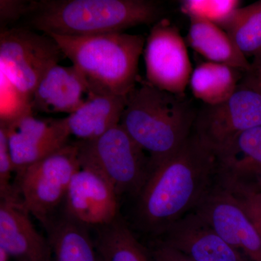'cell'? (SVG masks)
<instances>
[{"label": "cell", "instance_id": "cell-1", "mask_svg": "<svg viewBox=\"0 0 261 261\" xmlns=\"http://www.w3.org/2000/svg\"><path fill=\"white\" fill-rule=\"evenodd\" d=\"M217 184L216 155L194 130L176 152L152 168L137 196L139 226L159 236L195 211Z\"/></svg>", "mask_w": 261, "mask_h": 261}, {"label": "cell", "instance_id": "cell-2", "mask_svg": "<svg viewBox=\"0 0 261 261\" xmlns=\"http://www.w3.org/2000/svg\"><path fill=\"white\" fill-rule=\"evenodd\" d=\"M161 15L159 3L151 0H39L30 1L25 27L46 34L97 35L154 24Z\"/></svg>", "mask_w": 261, "mask_h": 261}, {"label": "cell", "instance_id": "cell-3", "mask_svg": "<svg viewBox=\"0 0 261 261\" xmlns=\"http://www.w3.org/2000/svg\"><path fill=\"white\" fill-rule=\"evenodd\" d=\"M196 116L185 96L138 81L126 95L120 125L149 154L152 168L183 145L192 134Z\"/></svg>", "mask_w": 261, "mask_h": 261}, {"label": "cell", "instance_id": "cell-4", "mask_svg": "<svg viewBox=\"0 0 261 261\" xmlns=\"http://www.w3.org/2000/svg\"><path fill=\"white\" fill-rule=\"evenodd\" d=\"M48 35L72 62L92 95L126 96L138 82L139 61L146 42L143 36L124 32Z\"/></svg>", "mask_w": 261, "mask_h": 261}, {"label": "cell", "instance_id": "cell-5", "mask_svg": "<svg viewBox=\"0 0 261 261\" xmlns=\"http://www.w3.org/2000/svg\"><path fill=\"white\" fill-rule=\"evenodd\" d=\"M80 166L79 146L68 142L16 173L21 205L44 227L63 209L70 181Z\"/></svg>", "mask_w": 261, "mask_h": 261}, {"label": "cell", "instance_id": "cell-6", "mask_svg": "<svg viewBox=\"0 0 261 261\" xmlns=\"http://www.w3.org/2000/svg\"><path fill=\"white\" fill-rule=\"evenodd\" d=\"M63 57L56 40L44 33L19 27L0 34L1 75L29 104L44 75Z\"/></svg>", "mask_w": 261, "mask_h": 261}, {"label": "cell", "instance_id": "cell-7", "mask_svg": "<svg viewBox=\"0 0 261 261\" xmlns=\"http://www.w3.org/2000/svg\"><path fill=\"white\" fill-rule=\"evenodd\" d=\"M76 143L80 159L99 170L118 197L139 195L152 171L150 159L121 125L96 140Z\"/></svg>", "mask_w": 261, "mask_h": 261}, {"label": "cell", "instance_id": "cell-8", "mask_svg": "<svg viewBox=\"0 0 261 261\" xmlns=\"http://www.w3.org/2000/svg\"><path fill=\"white\" fill-rule=\"evenodd\" d=\"M144 58L149 84L185 96L193 70L186 42L176 25L167 19L154 24L146 39Z\"/></svg>", "mask_w": 261, "mask_h": 261}, {"label": "cell", "instance_id": "cell-9", "mask_svg": "<svg viewBox=\"0 0 261 261\" xmlns=\"http://www.w3.org/2000/svg\"><path fill=\"white\" fill-rule=\"evenodd\" d=\"M261 126V89L239 84L227 100L197 113L194 130L213 151L245 130Z\"/></svg>", "mask_w": 261, "mask_h": 261}, {"label": "cell", "instance_id": "cell-10", "mask_svg": "<svg viewBox=\"0 0 261 261\" xmlns=\"http://www.w3.org/2000/svg\"><path fill=\"white\" fill-rule=\"evenodd\" d=\"M80 162L62 212L89 228L111 224L120 215L118 195L99 170L81 159Z\"/></svg>", "mask_w": 261, "mask_h": 261}, {"label": "cell", "instance_id": "cell-11", "mask_svg": "<svg viewBox=\"0 0 261 261\" xmlns=\"http://www.w3.org/2000/svg\"><path fill=\"white\" fill-rule=\"evenodd\" d=\"M0 125L6 132L15 173L61 149L70 137L65 118H39L32 111Z\"/></svg>", "mask_w": 261, "mask_h": 261}, {"label": "cell", "instance_id": "cell-12", "mask_svg": "<svg viewBox=\"0 0 261 261\" xmlns=\"http://www.w3.org/2000/svg\"><path fill=\"white\" fill-rule=\"evenodd\" d=\"M225 241L251 261H261V238L235 197L219 185L195 209Z\"/></svg>", "mask_w": 261, "mask_h": 261}, {"label": "cell", "instance_id": "cell-13", "mask_svg": "<svg viewBox=\"0 0 261 261\" xmlns=\"http://www.w3.org/2000/svg\"><path fill=\"white\" fill-rule=\"evenodd\" d=\"M214 154L220 187L230 192H261V126L237 135Z\"/></svg>", "mask_w": 261, "mask_h": 261}, {"label": "cell", "instance_id": "cell-14", "mask_svg": "<svg viewBox=\"0 0 261 261\" xmlns=\"http://www.w3.org/2000/svg\"><path fill=\"white\" fill-rule=\"evenodd\" d=\"M155 238L195 261H247L195 211Z\"/></svg>", "mask_w": 261, "mask_h": 261}, {"label": "cell", "instance_id": "cell-15", "mask_svg": "<svg viewBox=\"0 0 261 261\" xmlns=\"http://www.w3.org/2000/svg\"><path fill=\"white\" fill-rule=\"evenodd\" d=\"M21 203L0 202V261H51L47 238Z\"/></svg>", "mask_w": 261, "mask_h": 261}, {"label": "cell", "instance_id": "cell-16", "mask_svg": "<svg viewBox=\"0 0 261 261\" xmlns=\"http://www.w3.org/2000/svg\"><path fill=\"white\" fill-rule=\"evenodd\" d=\"M92 94L83 77L73 65H55L46 73L31 99L32 113L70 115Z\"/></svg>", "mask_w": 261, "mask_h": 261}, {"label": "cell", "instance_id": "cell-17", "mask_svg": "<svg viewBox=\"0 0 261 261\" xmlns=\"http://www.w3.org/2000/svg\"><path fill=\"white\" fill-rule=\"evenodd\" d=\"M126 96L92 95L75 112L65 117L70 136L79 141L99 138L121 121Z\"/></svg>", "mask_w": 261, "mask_h": 261}, {"label": "cell", "instance_id": "cell-18", "mask_svg": "<svg viewBox=\"0 0 261 261\" xmlns=\"http://www.w3.org/2000/svg\"><path fill=\"white\" fill-rule=\"evenodd\" d=\"M44 228L50 246L51 261H98L91 228L62 211Z\"/></svg>", "mask_w": 261, "mask_h": 261}, {"label": "cell", "instance_id": "cell-19", "mask_svg": "<svg viewBox=\"0 0 261 261\" xmlns=\"http://www.w3.org/2000/svg\"><path fill=\"white\" fill-rule=\"evenodd\" d=\"M190 20L187 39L194 50L207 61L226 65L244 73L248 71L250 63L224 29L207 20Z\"/></svg>", "mask_w": 261, "mask_h": 261}, {"label": "cell", "instance_id": "cell-20", "mask_svg": "<svg viewBox=\"0 0 261 261\" xmlns=\"http://www.w3.org/2000/svg\"><path fill=\"white\" fill-rule=\"evenodd\" d=\"M240 70L214 62H204L196 67L190 78L192 94L205 106H216L227 100L240 80Z\"/></svg>", "mask_w": 261, "mask_h": 261}, {"label": "cell", "instance_id": "cell-21", "mask_svg": "<svg viewBox=\"0 0 261 261\" xmlns=\"http://www.w3.org/2000/svg\"><path fill=\"white\" fill-rule=\"evenodd\" d=\"M98 261H151L121 216L111 224L95 228Z\"/></svg>", "mask_w": 261, "mask_h": 261}, {"label": "cell", "instance_id": "cell-22", "mask_svg": "<svg viewBox=\"0 0 261 261\" xmlns=\"http://www.w3.org/2000/svg\"><path fill=\"white\" fill-rule=\"evenodd\" d=\"M224 30L246 58L260 54L261 1L239 8Z\"/></svg>", "mask_w": 261, "mask_h": 261}, {"label": "cell", "instance_id": "cell-23", "mask_svg": "<svg viewBox=\"0 0 261 261\" xmlns=\"http://www.w3.org/2000/svg\"><path fill=\"white\" fill-rule=\"evenodd\" d=\"M238 0H185L181 10L189 18L207 20L224 29L240 8Z\"/></svg>", "mask_w": 261, "mask_h": 261}, {"label": "cell", "instance_id": "cell-24", "mask_svg": "<svg viewBox=\"0 0 261 261\" xmlns=\"http://www.w3.org/2000/svg\"><path fill=\"white\" fill-rule=\"evenodd\" d=\"M14 166L10 155L5 127L0 125V198L1 201L21 203L20 195L13 181Z\"/></svg>", "mask_w": 261, "mask_h": 261}, {"label": "cell", "instance_id": "cell-25", "mask_svg": "<svg viewBox=\"0 0 261 261\" xmlns=\"http://www.w3.org/2000/svg\"><path fill=\"white\" fill-rule=\"evenodd\" d=\"M230 193L243 207L261 238V192H235Z\"/></svg>", "mask_w": 261, "mask_h": 261}, {"label": "cell", "instance_id": "cell-26", "mask_svg": "<svg viewBox=\"0 0 261 261\" xmlns=\"http://www.w3.org/2000/svg\"><path fill=\"white\" fill-rule=\"evenodd\" d=\"M30 1L1 0L0 1V27L2 31L28 14Z\"/></svg>", "mask_w": 261, "mask_h": 261}, {"label": "cell", "instance_id": "cell-27", "mask_svg": "<svg viewBox=\"0 0 261 261\" xmlns=\"http://www.w3.org/2000/svg\"><path fill=\"white\" fill-rule=\"evenodd\" d=\"M149 255L153 261H195L158 238L151 243Z\"/></svg>", "mask_w": 261, "mask_h": 261}, {"label": "cell", "instance_id": "cell-28", "mask_svg": "<svg viewBox=\"0 0 261 261\" xmlns=\"http://www.w3.org/2000/svg\"><path fill=\"white\" fill-rule=\"evenodd\" d=\"M240 83L261 89V53L254 58L248 71L245 73Z\"/></svg>", "mask_w": 261, "mask_h": 261}]
</instances>
